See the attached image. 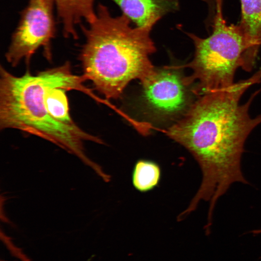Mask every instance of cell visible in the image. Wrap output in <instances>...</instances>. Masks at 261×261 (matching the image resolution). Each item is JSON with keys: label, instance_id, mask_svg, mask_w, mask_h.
<instances>
[{"label": "cell", "instance_id": "3957f363", "mask_svg": "<svg viewBox=\"0 0 261 261\" xmlns=\"http://www.w3.org/2000/svg\"><path fill=\"white\" fill-rule=\"evenodd\" d=\"M130 23L100 3L94 19L80 26L86 39L79 57L83 74L108 100L119 98L130 81L142 83L155 69L150 60L156 50L151 30Z\"/></svg>", "mask_w": 261, "mask_h": 261}, {"label": "cell", "instance_id": "ba28073f", "mask_svg": "<svg viewBox=\"0 0 261 261\" xmlns=\"http://www.w3.org/2000/svg\"><path fill=\"white\" fill-rule=\"evenodd\" d=\"M241 19L239 25L248 47L242 69L250 72L261 44V0H241Z\"/></svg>", "mask_w": 261, "mask_h": 261}, {"label": "cell", "instance_id": "4fadbf2b", "mask_svg": "<svg viewBox=\"0 0 261 261\" xmlns=\"http://www.w3.org/2000/svg\"><path fill=\"white\" fill-rule=\"evenodd\" d=\"M252 233H254V234H259V233H261V229H260V230H254L252 232Z\"/></svg>", "mask_w": 261, "mask_h": 261}, {"label": "cell", "instance_id": "7a4b0ae2", "mask_svg": "<svg viewBox=\"0 0 261 261\" xmlns=\"http://www.w3.org/2000/svg\"><path fill=\"white\" fill-rule=\"evenodd\" d=\"M86 81L83 74L73 73L69 62L35 75L27 71L19 76L1 65L0 129L18 130L42 138L74 155L92 170L96 169L98 164L87 156L84 143L103 142L76 124L56 120L48 112L44 100L49 89L60 87L82 92L98 101L100 98L85 85Z\"/></svg>", "mask_w": 261, "mask_h": 261}, {"label": "cell", "instance_id": "30bf717a", "mask_svg": "<svg viewBox=\"0 0 261 261\" xmlns=\"http://www.w3.org/2000/svg\"><path fill=\"white\" fill-rule=\"evenodd\" d=\"M160 176V169L157 163L147 160H139L133 169L132 184L139 191H148L158 185Z\"/></svg>", "mask_w": 261, "mask_h": 261}, {"label": "cell", "instance_id": "7c38bea8", "mask_svg": "<svg viewBox=\"0 0 261 261\" xmlns=\"http://www.w3.org/2000/svg\"><path fill=\"white\" fill-rule=\"evenodd\" d=\"M203 0L207 5L211 7H216L218 3L219 2H222L223 0Z\"/></svg>", "mask_w": 261, "mask_h": 261}, {"label": "cell", "instance_id": "9c48e42d", "mask_svg": "<svg viewBox=\"0 0 261 261\" xmlns=\"http://www.w3.org/2000/svg\"><path fill=\"white\" fill-rule=\"evenodd\" d=\"M65 37L76 39L77 27L92 22L96 16L94 0H54Z\"/></svg>", "mask_w": 261, "mask_h": 261}, {"label": "cell", "instance_id": "8992f818", "mask_svg": "<svg viewBox=\"0 0 261 261\" xmlns=\"http://www.w3.org/2000/svg\"><path fill=\"white\" fill-rule=\"evenodd\" d=\"M143 96L147 106L164 117L183 115L194 101V85L178 68H155L153 73L141 83Z\"/></svg>", "mask_w": 261, "mask_h": 261}, {"label": "cell", "instance_id": "8fae6325", "mask_svg": "<svg viewBox=\"0 0 261 261\" xmlns=\"http://www.w3.org/2000/svg\"><path fill=\"white\" fill-rule=\"evenodd\" d=\"M66 91L60 87L49 89L45 95V103L48 112L54 119L65 124L74 125L76 123L70 115Z\"/></svg>", "mask_w": 261, "mask_h": 261}, {"label": "cell", "instance_id": "277c9868", "mask_svg": "<svg viewBox=\"0 0 261 261\" xmlns=\"http://www.w3.org/2000/svg\"><path fill=\"white\" fill-rule=\"evenodd\" d=\"M219 6L214 18L212 31L203 38L186 33L192 40L195 52L187 66L192 71L188 76L196 95L227 89L234 84L235 72L242 67L247 44L239 25H228Z\"/></svg>", "mask_w": 261, "mask_h": 261}, {"label": "cell", "instance_id": "52a82bcc", "mask_svg": "<svg viewBox=\"0 0 261 261\" xmlns=\"http://www.w3.org/2000/svg\"><path fill=\"white\" fill-rule=\"evenodd\" d=\"M135 27L152 30L164 16L178 11L179 0H111Z\"/></svg>", "mask_w": 261, "mask_h": 261}, {"label": "cell", "instance_id": "5b68a950", "mask_svg": "<svg viewBox=\"0 0 261 261\" xmlns=\"http://www.w3.org/2000/svg\"><path fill=\"white\" fill-rule=\"evenodd\" d=\"M54 0H30L22 13L5 54L7 62L16 67L23 60L29 63L34 54L44 47L50 56V43L55 32Z\"/></svg>", "mask_w": 261, "mask_h": 261}, {"label": "cell", "instance_id": "6da1fadb", "mask_svg": "<svg viewBox=\"0 0 261 261\" xmlns=\"http://www.w3.org/2000/svg\"><path fill=\"white\" fill-rule=\"evenodd\" d=\"M261 81V69L229 88L201 95L180 119L165 131L185 147L198 162L203 174L196 193L199 200L217 202L234 182L248 184L241 171L244 145L261 123V115L251 117L249 106L261 89L241 104L246 91Z\"/></svg>", "mask_w": 261, "mask_h": 261}]
</instances>
